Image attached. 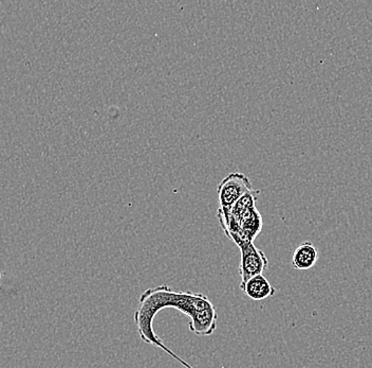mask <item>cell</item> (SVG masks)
I'll return each mask as SVG.
<instances>
[{
	"label": "cell",
	"instance_id": "6da1fadb",
	"mask_svg": "<svg viewBox=\"0 0 372 368\" xmlns=\"http://www.w3.org/2000/svg\"><path fill=\"white\" fill-rule=\"evenodd\" d=\"M174 308L190 317L188 328L200 336H211L217 327L218 314L213 302L203 293L174 291L168 286L147 289L139 300L134 319L141 340L159 348L162 340L153 330L155 315L163 309Z\"/></svg>",
	"mask_w": 372,
	"mask_h": 368
},
{
	"label": "cell",
	"instance_id": "7a4b0ae2",
	"mask_svg": "<svg viewBox=\"0 0 372 368\" xmlns=\"http://www.w3.org/2000/svg\"><path fill=\"white\" fill-rule=\"evenodd\" d=\"M251 180L241 172H233L222 180L217 189L220 208H231L239 199L253 191Z\"/></svg>",
	"mask_w": 372,
	"mask_h": 368
},
{
	"label": "cell",
	"instance_id": "3957f363",
	"mask_svg": "<svg viewBox=\"0 0 372 368\" xmlns=\"http://www.w3.org/2000/svg\"><path fill=\"white\" fill-rule=\"evenodd\" d=\"M240 250V266L239 275L241 277L240 285L247 283L253 277L262 275L269 266V260L262 250L257 249L253 242L239 245Z\"/></svg>",
	"mask_w": 372,
	"mask_h": 368
},
{
	"label": "cell",
	"instance_id": "277c9868",
	"mask_svg": "<svg viewBox=\"0 0 372 368\" xmlns=\"http://www.w3.org/2000/svg\"><path fill=\"white\" fill-rule=\"evenodd\" d=\"M239 287L253 300H267V298H271L276 293V290L264 275L253 277Z\"/></svg>",
	"mask_w": 372,
	"mask_h": 368
},
{
	"label": "cell",
	"instance_id": "5b68a950",
	"mask_svg": "<svg viewBox=\"0 0 372 368\" xmlns=\"http://www.w3.org/2000/svg\"><path fill=\"white\" fill-rule=\"evenodd\" d=\"M319 260V251L311 242H302L296 247L292 257V266L298 271L312 269Z\"/></svg>",
	"mask_w": 372,
	"mask_h": 368
},
{
	"label": "cell",
	"instance_id": "8992f818",
	"mask_svg": "<svg viewBox=\"0 0 372 368\" xmlns=\"http://www.w3.org/2000/svg\"><path fill=\"white\" fill-rule=\"evenodd\" d=\"M159 348H161L162 350L165 351L167 355H169L170 357H174V360H177V361L179 362V363L182 364L183 366H184L185 368H195L193 367L192 365H190V364L188 363V362L184 361V360L181 359L180 357H178V355H176V353L174 352V351L170 350L168 347H166V345L164 344V343H162L161 345H160Z\"/></svg>",
	"mask_w": 372,
	"mask_h": 368
},
{
	"label": "cell",
	"instance_id": "52a82bcc",
	"mask_svg": "<svg viewBox=\"0 0 372 368\" xmlns=\"http://www.w3.org/2000/svg\"><path fill=\"white\" fill-rule=\"evenodd\" d=\"M0 279H1V272H0Z\"/></svg>",
	"mask_w": 372,
	"mask_h": 368
}]
</instances>
